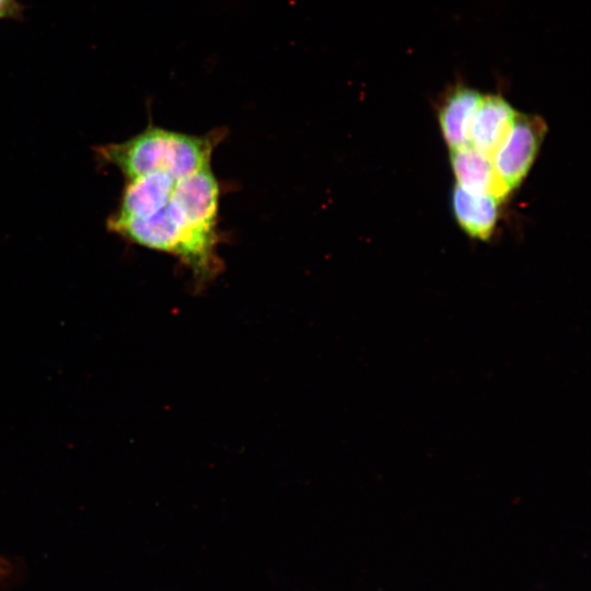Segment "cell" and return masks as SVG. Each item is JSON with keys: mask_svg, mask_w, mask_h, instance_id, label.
<instances>
[{"mask_svg": "<svg viewBox=\"0 0 591 591\" xmlns=\"http://www.w3.org/2000/svg\"><path fill=\"white\" fill-rule=\"evenodd\" d=\"M483 94L462 81L444 90L437 104V117L445 143L451 150L471 143V126Z\"/></svg>", "mask_w": 591, "mask_h": 591, "instance_id": "obj_4", "label": "cell"}, {"mask_svg": "<svg viewBox=\"0 0 591 591\" xmlns=\"http://www.w3.org/2000/svg\"><path fill=\"white\" fill-rule=\"evenodd\" d=\"M450 161L460 187L473 193L489 194L499 202L510 195L497 178L491 160L473 146L451 150Z\"/></svg>", "mask_w": 591, "mask_h": 591, "instance_id": "obj_6", "label": "cell"}, {"mask_svg": "<svg viewBox=\"0 0 591 591\" xmlns=\"http://www.w3.org/2000/svg\"><path fill=\"white\" fill-rule=\"evenodd\" d=\"M517 113L501 94L483 95L471 126L472 146L491 160L508 135Z\"/></svg>", "mask_w": 591, "mask_h": 591, "instance_id": "obj_5", "label": "cell"}, {"mask_svg": "<svg viewBox=\"0 0 591 591\" xmlns=\"http://www.w3.org/2000/svg\"><path fill=\"white\" fill-rule=\"evenodd\" d=\"M10 572L8 563L0 558V581L3 580Z\"/></svg>", "mask_w": 591, "mask_h": 591, "instance_id": "obj_9", "label": "cell"}, {"mask_svg": "<svg viewBox=\"0 0 591 591\" xmlns=\"http://www.w3.org/2000/svg\"><path fill=\"white\" fill-rule=\"evenodd\" d=\"M228 131L217 128L190 135L149 124L134 137L93 149L100 164L116 167L125 178L152 171L187 174L211 166L216 148Z\"/></svg>", "mask_w": 591, "mask_h": 591, "instance_id": "obj_2", "label": "cell"}, {"mask_svg": "<svg viewBox=\"0 0 591 591\" xmlns=\"http://www.w3.org/2000/svg\"><path fill=\"white\" fill-rule=\"evenodd\" d=\"M499 201L489 194L468 192L455 185L452 209L460 227L474 239L488 240L498 219Z\"/></svg>", "mask_w": 591, "mask_h": 591, "instance_id": "obj_7", "label": "cell"}, {"mask_svg": "<svg viewBox=\"0 0 591 591\" xmlns=\"http://www.w3.org/2000/svg\"><path fill=\"white\" fill-rule=\"evenodd\" d=\"M546 131L541 116L517 113L508 135L491 158L495 174L509 194L528 175Z\"/></svg>", "mask_w": 591, "mask_h": 591, "instance_id": "obj_3", "label": "cell"}, {"mask_svg": "<svg viewBox=\"0 0 591 591\" xmlns=\"http://www.w3.org/2000/svg\"><path fill=\"white\" fill-rule=\"evenodd\" d=\"M161 187L147 215L106 228L129 243L174 256L201 289L223 270L221 183L208 166L183 175L165 173Z\"/></svg>", "mask_w": 591, "mask_h": 591, "instance_id": "obj_1", "label": "cell"}, {"mask_svg": "<svg viewBox=\"0 0 591 591\" xmlns=\"http://www.w3.org/2000/svg\"><path fill=\"white\" fill-rule=\"evenodd\" d=\"M13 7V0H0V16L7 14Z\"/></svg>", "mask_w": 591, "mask_h": 591, "instance_id": "obj_8", "label": "cell"}]
</instances>
